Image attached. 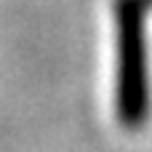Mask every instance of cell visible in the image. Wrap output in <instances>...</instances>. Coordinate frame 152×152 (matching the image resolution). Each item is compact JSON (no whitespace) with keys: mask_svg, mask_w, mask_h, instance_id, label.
I'll return each instance as SVG.
<instances>
[{"mask_svg":"<svg viewBox=\"0 0 152 152\" xmlns=\"http://www.w3.org/2000/svg\"><path fill=\"white\" fill-rule=\"evenodd\" d=\"M152 0H112L115 19V115L128 131L147 126L152 110L150 56H147V11Z\"/></svg>","mask_w":152,"mask_h":152,"instance_id":"1","label":"cell"}]
</instances>
